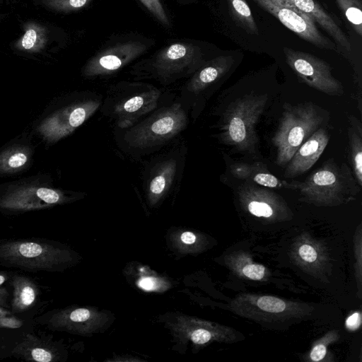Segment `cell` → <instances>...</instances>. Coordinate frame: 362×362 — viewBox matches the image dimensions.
I'll return each mask as SVG.
<instances>
[{"label":"cell","instance_id":"cell-37","mask_svg":"<svg viewBox=\"0 0 362 362\" xmlns=\"http://www.w3.org/2000/svg\"><path fill=\"white\" fill-rule=\"evenodd\" d=\"M346 325L349 329H357L361 325V316L359 313H355L349 316L346 321Z\"/></svg>","mask_w":362,"mask_h":362},{"label":"cell","instance_id":"cell-14","mask_svg":"<svg viewBox=\"0 0 362 362\" xmlns=\"http://www.w3.org/2000/svg\"><path fill=\"white\" fill-rule=\"evenodd\" d=\"M253 1L303 40L322 49L337 50L335 43L319 31L312 18L288 4L281 0Z\"/></svg>","mask_w":362,"mask_h":362},{"label":"cell","instance_id":"cell-29","mask_svg":"<svg viewBox=\"0 0 362 362\" xmlns=\"http://www.w3.org/2000/svg\"><path fill=\"white\" fill-rule=\"evenodd\" d=\"M12 272L0 271V307L9 310L10 293L7 287Z\"/></svg>","mask_w":362,"mask_h":362},{"label":"cell","instance_id":"cell-38","mask_svg":"<svg viewBox=\"0 0 362 362\" xmlns=\"http://www.w3.org/2000/svg\"><path fill=\"white\" fill-rule=\"evenodd\" d=\"M8 351L6 344L4 342V339L0 336V356H4L5 352Z\"/></svg>","mask_w":362,"mask_h":362},{"label":"cell","instance_id":"cell-5","mask_svg":"<svg viewBox=\"0 0 362 362\" xmlns=\"http://www.w3.org/2000/svg\"><path fill=\"white\" fill-rule=\"evenodd\" d=\"M163 91L142 81H121L110 85L100 110L115 128H127L148 115L164 100Z\"/></svg>","mask_w":362,"mask_h":362},{"label":"cell","instance_id":"cell-24","mask_svg":"<svg viewBox=\"0 0 362 362\" xmlns=\"http://www.w3.org/2000/svg\"><path fill=\"white\" fill-rule=\"evenodd\" d=\"M336 2L354 31L362 36L361 0H336Z\"/></svg>","mask_w":362,"mask_h":362},{"label":"cell","instance_id":"cell-39","mask_svg":"<svg viewBox=\"0 0 362 362\" xmlns=\"http://www.w3.org/2000/svg\"><path fill=\"white\" fill-rule=\"evenodd\" d=\"M6 16V15L5 13H0V24H1V21L4 20V18H5Z\"/></svg>","mask_w":362,"mask_h":362},{"label":"cell","instance_id":"cell-23","mask_svg":"<svg viewBox=\"0 0 362 362\" xmlns=\"http://www.w3.org/2000/svg\"><path fill=\"white\" fill-rule=\"evenodd\" d=\"M234 21L245 31L258 35V28L246 0H227Z\"/></svg>","mask_w":362,"mask_h":362},{"label":"cell","instance_id":"cell-21","mask_svg":"<svg viewBox=\"0 0 362 362\" xmlns=\"http://www.w3.org/2000/svg\"><path fill=\"white\" fill-rule=\"evenodd\" d=\"M24 33L17 40V50L29 54L44 52L51 45V28L37 22H29L24 25Z\"/></svg>","mask_w":362,"mask_h":362},{"label":"cell","instance_id":"cell-15","mask_svg":"<svg viewBox=\"0 0 362 362\" xmlns=\"http://www.w3.org/2000/svg\"><path fill=\"white\" fill-rule=\"evenodd\" d=\"M37 323L52 331L75 334L90 332V327L99 322V314L86 308L69 307L54 309L36 319Z\"/></svg>","mask_w":362,"mask_h":362},{"label":"cell","instance_id":"cell-17","mask_svg":"<svg viewBox=\"0 0 362 362\" xmlns=\"http://www.w3.org/2000/svg\"><path fill=\"white\" fill-rule=\"evenodd\" d=\"M329 140V133L319 128L298 148L284 171L285 178L293 179L304 174L317 162Z\"/></svg>","mask_w":362,"mask_h":362},{"label":"cell","instance_id":"cell-12","mask_svg":"<svg viewBox=\"0 0 362 362\" xmlns=\"http://www.w3.org/2000/svg\"><path fill=\"white\" fill-rule=\"evenodd\" d=\"M234 64L230 55L207 60L181 87L177 100L193 122L199 117L212 87L229 71Z\"/></svg>","mask_w":362,"mask_h":362},{"label":"cell","instance_id":"cell-11","mask_svg":"<svg viewBox=\"0 0 362 362\" xmlns=\"http://www.w3.org/2000/svg\"><path fill=\"white\" fill-rule=\"evenodd\" d=\"M265 95H246L234 101L226 110L221 126V138L238 150L245 151L257 142L256 124L263 112Z\"/></svg>","mask_w":362,"mask_h":362},{"label":"cell","instance_id":"cell-18","mask_svg":"<svg viewBox=\"0 0 362 362\" xmlns=\"http://www.w3.org/2000/svg\"><path fill=\"white\" fill-rule=\"evenodd\" d=\"M34 146L26 137L15 139L0 149V175L18 174L30 168Z\"/></svg>","mask_w":362,"mask_h":362},{"label":"cell","instance_id":"cell-26","mask_svg":"<svg viewBox=\"0 0 362 362\" xmlns=\"http://www.w3.org/2000/svg\"><path fill=\"white\" fill-rule=\"evenodd\" d=\"M252 180L259 185L271 188H290L298 189V182H288L269 173L259 172L252 175Z\"/></svg>","mask_w":362,"mask_h":362},{"label":"cell","instance_id":"cell-10","mask_svg":"<svg viewBox=\"0 0 362 362\" xmlns=\"http://www.w3.org/2000/svg\"><path fill=\"white\" fill-rule=\"evenodd\" d=\"M298 189L310 200L330 202L351 198L360 186L347 164L339 165L329 159L303 182H298Z\"/></svg>","mask_w":362,"mask_h":362},{"label":"cell","instance_id":"cell-33","mask_svg":"<svg viewBox=\"0 0 362 362\" xmlns=\"http://www.w3.org/2000/svg\"><path fill=\"white\" fill-rule=\"evenodd\" d=\"M231 172L235 177L245 179L252 175V167L244 163L235 164L231 166Z\"/></svg>","mask_w":362,"mask_h":362},{"label":"cell","instance_id":"cell-36","mask_svg":"<svg viewBox=\"0 0 362 362\" xmlns=\"http://www.w3.org/2000/svg\"><path fill=\"white\" fill-rule=\"evenodd\" d=\"M326 351V347L323 344H318L312 350L310 358L314 361H319L325 357Z\"/></svg>","mask_w":362,"mask_h":362},{"label":"cell","instance_id":"cell-30","mask_svg":"<svg viewBox=\"0 0 362 362\" xmlns=\"http://www.w3.org/2000/svg\"><path fill=\"white\" fill-rule=\"evenodd\" d=\"M23 325V321L9 310L0 307V329H16Z\"/></svg>","mask_w":362,"mask_h":362},{"label":"cell","instance_id":"cell-7","mask_svg":"<svg viewBox=\"0 0 362 362\" xmlns=\"http://www.w3.org/2000/svg\"><path fill=\"white\" fill-rule=\"evenodd\" d=\"M325 121L322 110L310 102L284 107L278 129L272 137L276 150V164L284 167L300 145Z\"/></svg>","mask_w":362,"mask_h":362},{"label":"cell","instance_id":"cell-31","mask_svg":"<svg viewBox=\"0 0 362 362\" xmlns=\"http://www.w3.org/2000/svg\"><path fill=\"white\" fill-rule=\"evenodd\" d=\"M163 285V284L160 279L153 276H143L138 281V286L147 291L160 290Z\"/></svg>","mask_w":362,"mask_h":362},{"label":"cell","instance_id":"cell-34","mask_svg":"<svg viewBox=\"0 0 362 362\" xmlns=\"http://www.w3.org/2000/svg\"><path fill=\"white\" fill-rule=\"evenodd\" d=\"M177 240L180 247L185 249L197 242V236L191 231H183L179 234Z\"/></svg>","mask_w":362,"mask_h":362},{"label":"cell","instance_id":"cell-6","mask_svg":"<svg viewBox=\"0 0 362 362\" xmlns=\"http://www.w3.org/2000/svg\"><path fill=\"white\" fill-rule=\"evenodd\" d=\"M103 95L90 91H75L56 100L41 115L35 132L52 145L72 134L91 117L101 106Z\"/></svg>","mask_w":362,"mask_h":362},{"label":"cell","instance_id":"cell-19","mask_svg":"<svg viewBox=\"0 0 362 362\" xmlns=\"http://www.w3.org/2000/svg\"><path fill=\"white\" fill-rule=\"evenodd\" d=\"M305 13L317 22L334 40L347 52L351 46L347 36L332 16L315 0H281Z\"/></svg>","mask_w":362,"mask_h":362},{"label":"cell","instance_id":"cell-28","mask_svg":"<svg viewBox=\"0 0 362 362\" xmlns=\"http://www.w3.org/2000/svg\"><path fill=\"white\" fill-rule=\"evenodd\" d=\"M257 306L269 313H281L284 310L286 304L278 298L264 296L257 300Z\"/></svg>","mask_w":362,"mask_h":362},{"label":"cell","instance_id":"cell-2","mask_svg":"<svg viewBox=\"0 0 362 362\" xmlns=\"http://www.w3.org/2000/svg\"><path fill=\"white\" fill-rule=\"evenodd\" d=\"M75 253L61 243L42 238L0 240V266L28 272H62L75 261Z\"/></svg>","mask_w":362,"mask_h":362},{"label":"cell","instance_id":"cell-40","mask_svg":"<svg viewBox=\"0 0 362 362\" xmlns=\"http://www.w3.org/2000/svg\"><path fill=\"white\" fill-rule=\"evenodd\" d=\"M0 165H1V157H0Z\"/></svg>","mask_w":362,"mask_h":362},{"label":"cell","instance_id":"cell-16","mask_svg":"<svg viewBox=\"0 0 362 362\" xmlns=\"http://www.w3.org/2000/svg\"><path fill=\"white\" fill-rule=\"evenodd\" d=\"M11 354L21 360L37 362H56L62 356L56 342L34 332L25 334L11 348Z\"/></svg>","mask_w":362,"mask_h":362},{"label":"cell","instance_id":"cell-22","mask_svg":"<svg viewBox=\"0 0 362 362\" xmlns=\"http://www.w3.org/2000/svg\"><path fill=\"white\" fill-rule=\"evenodd\" d=\"M348 140L350 162L356 180L362 186V129L360 121L349 116Z\"/></svg>","mask_w":362,"mask_h":362},{"label":"cell","instance_id":"cell-13","mask_svg":"<svg viewBox=\"0 0 362 362\" xmlns=\"http://www.w3.org/2000/svg\"><path fill=\"white\" fill-rule=\"evenodd\" d=\"M288 65L310 87L330 95L344 93L341 83L331 72V66L319 57L302 51L284 47Z\"/></svg>","mask_w":362,"mask_h":362},{"label":"cell","instance_id":"cell-3","mask_svg":"<svg viewBox=\"0 0 362 362\" xmlns=\"http://www.w3.org/2000/svg\"><path fill=\"white\" fill-rule=\"evenodd\" d=\"M206 61L199 45L177 41L138 61L129 73L134 81L154 80L167 86L188 78Z\"/></svg>","mask_w":362,"mask_h":362},{"label":"cell","instance_id":"cell-32","mask_svg":"<svg viewBox=\"0 0 362 362\" xmlns=\"http://www.w3.org/2000/svg\"><path fill=\"white\" fill-rule=\"evenodd\" d=\"M265 268L261 264H251L243 269L245 276L253 280H260L264 275Z\"/></svg>","mask_w":362,"mask_h":362},{"label":"cell","instance_id":"cell-1","mask_svg":"<svg viewBox=\"0 0 362 362\" xmlns=\"http://www.w3.org/2000/svg\"><path fill=\"white\" fill-rule=\"evenodd\" d=\"M188 123L189 115L177 98H165L157 108L132 126L115 127V140L123 153L139 159L173 143Z\"/></svg>","mask_w":362,"mask_h":362},{"label":"cell","instance_id":"cell-9","mask_svg":"<svg viewBox=\"0 0 362 362\" xmlns=\"http://www.w3.org/2000/svg\"><path fill=\"white\" fill-rule=\"evenodd\" d=\"M187 146L177 144L149 160L142 172V187L151 206L156 205L178 187L182 177Z\"/></svg>","mask_w":362,"mask_h":362},{"label":"cell","instance_id":"cell-35","mask_svg":"<svg viewBox=\"0 0 362 362\" xmlns=\"http://www.w3.org/2000/svg\"><path fill=\"white\" fill-rule=\"evenodd\" d=\"M300 256L306 262H313L317 258V252L313 247L309 245H303L299 248Z\"/></svg>","mask_w":362,"mask_h":362},{"label":"cell","instance_id":"cell-27","mask_svg":"<svg viewBox=\"0 0 362 362\" xmlns=\"http://www.w3.org/2000/svg\"><path fill=\"white\" fill-rule=\"evenodd\" d=\"M152 16L165 27H171V23L161 0H139Z\"/></svg>","mask_w":362,"mask_h":362},{"label":"cell","instance_id":"cell-25","mask_svg":"<svg viewBox=\"0 0 362 362\" xmlns=\"http://www.w3.org/2000/svg\"><path fill=\"white\" fill-rule=\"evenodd\" d=\"M93 0H41L46 8L57 12L77 11L88 6Z\"/></svg>","mask_w":362,"mask_h":362},{"label":"cell","instance_id":"cell-4","mask_svg":"<svg viewBox=\"0 0 362 362\" xmlns=\"http://www.w3.org/2000/svg\"><path fill=\"white\" fill-rule=\"evenodd\" d=\"M83 192L54 187L52 179L38 174L0 185V212L15 215L69 204Z\"/></svg>","mask_w":362,"mask_h":362},{"label":"cell","instance_id":"cell-20","mask_svg":"<svg viewBox=\"0 0 362 362\" xmlns=\"http://www.w3.org/2000/svg\"><path fill=\"white\" fill-rule=\"evenodd\" d=\"M8 283L12 289L9 310L13 315L23 314L36 305L40 299V289L32 278L12 272Z\"/></svg>","mask_w":362,"mask_h":362},{"label":"cell","instance_id":"cell-8","mask_svg":"<svg viewBox=\"0 0 362 362\" xmlns=\"http://www.w3.org/2000/svg\"><path fill=\"white\" fill-rule=\"evenodd\" d=\"M155 40L138 34L120 35L107 40L83 66L88 79L111 76L146 54Z\"/></svg>","mask_w":362,"mask_h":362}]
</instances>
